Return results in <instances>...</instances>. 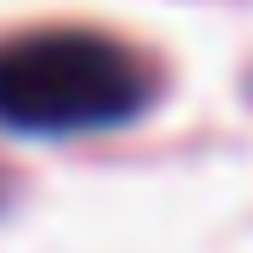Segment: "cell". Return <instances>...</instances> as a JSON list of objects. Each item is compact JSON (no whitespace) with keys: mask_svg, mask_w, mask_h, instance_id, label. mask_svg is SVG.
<instances>
[{"mask_svg":"<svg viewBox=\"0 0 253 253\" xmlns=\"http://www.w3.org/2000/svg\"><path fill=\"white\" fill-rule=\"evenodd\" d=\"M148 68L105 31H25L0 43V130L99 136L148 105Z\"/></svg>","mask_w":253,"mask_h":253,"instance_id":"obj_1","label":"cell"}]
</instances>
